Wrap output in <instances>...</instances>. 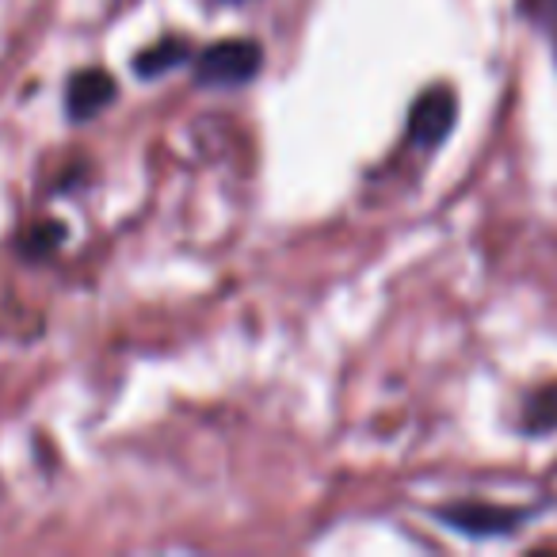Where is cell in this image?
Here are the masks:
<instances>
[{
  "label": "cell",
  "mask_w": 557,
  "mask_h": 557,
  "mask_svg": "<svg viewBox=\"0 0 557 557\" xmlns=\"http://www.w3.org/2000/svg\"><path fill=\"white\" fill-rule=\"evenodd\" d=\"M263 62V50L260 42L252 39H225L214 42L199 54L195 62V81L210 88H233V85H245L260 73Z\"/></svg>",
  "instance_id": "obj_1"
},
{
  "label": "cell",
  "mask_w": 557,
  "mask_h": 557,
  "mask_svg": "<svg viewBox=\"0 0 557 557\" xmlns=\"http://www.w3.org/2000/svg\"><path fill=\"white\" fill-rule=\"evenodd\" d=\"M440 523H447L450 531L470 534V539H496V534H516L527 523L531 511L527 508H504V504H485V500H462L447 504L435 511Z\"/></svg>",
  "instance_id": "obj_2"
},
{
  "label": "cell",
  "mask_w": 557,
  "mask_h": 557,
  "mask_svg": "<svg viewBox=\"0 0 557 557\" xmlns=\"http://www.w3.org/2000/svg\"><path fill=\"white\" fill-rule=\"evenodd\" d=\"M458 123V96L455 88L440 85L420 92V100L409 111V141L417 149H435L440 141H447V134Z\"/></svg>",
  "instance_id": "obj_3"
},
{
  "label": "cell",
  "mask_w": 557,
  "mask_h": 557,
  "mask_svg": "<svg viewBox=\"0 0 557 557\" xmlns=\"http://www.w3.org/2000/svg\"><path fill=\"white\" fill-rule=\"evenodd\" d=\"M115 92H119V85L111 73L81 70L77 77L70 81V88H65V111H70V119L85 123V119L100 115V111L115 100Z\"/></svg>",
  "instance_id": "obj_4"
},
{
  "label": "cell",
  "mask_w": 557,
  "mask_h": 557,
  "mask_svg": "<svg viewBox=\"0 0 557 557\" xmlns=\"http://www.w3.org/2000/svg\"><path fill=\"white\" fill-rule=\"evenodd\" d=\"M184 58H187V42L164 39V42H157V47L141 50V54L134 58V70H138V77H161V73H169L172 65H180Z\"/></svg>",
  "instance_id": "obj_5"
},
{
  "label": "cell",
  "mask_w": 557,
  "mask_h": 557,
  "mask_svg": "<svg viewBox=\"0 0 557 557\" xmlns=\"http://www.w3.org/2000/svg\"><path fill=\"white\" fill-rule=\"evenodd\" d=\"M62 240H65V225L42 222V225H35L32 233H24L20 248H24V256H47V252H54V248L62 245Z\"/></svg>",
  "instance_id": "obj_6"
},
{
  "label": "cell",
  "mask_w": 557,
  "mask_h": 557,
  "mask_svg": "<svg viewBox=\"0 0 557 557\" xmlns=\"http://www.w3.org/2000/svg\"><path fill=\"white\" fill-rule=\"evenodd\" d=\"M554 424H557V389H542L531 401V409H527V428L531 432H546Z\"/></svg>",
  "instance_id": "obj_7"
},
{
  "label": "cell",
  "mask_w": 557,
  "mask_h": 557,
  "mask_svg": "<svg viewBox=\"0 0 557 557\" xmlns=\"http://www.w3.org/2000/svg\"><path fill=\"white\" fill-rule=\"evenodd\" d=\"M523 16L534 27L549 35V42L557 47V0H523Z\"/></svg>",
  "instance_id": "obj_8"
},
{
  "label": "cell",
  "mask_w": 557,
  "mask_h": 557,
  "mask_svg": "<svg viewBox=\"0 0 557 557\" xmlns=\"http://www.w3.org/2000/svg\"><path fill=\"white\" fill-rule=\"evenodd\" d=\"M230 4H240V0H230Z\"/></svg>",
  "instance_id": "obj_9"
}]
</instances>
